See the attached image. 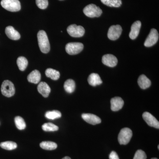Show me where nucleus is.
Listing matches in <instances>:
<instances>
[{
    "mask_svg": "<svg viewBox=\"0 0 159 159\" xmlns=\"http://www.w3.org/2000/svg\"><path fill=\"white\" fill-rule=\"evenodd\" d=\"M39 46L43 53L47 54L50 51V44L47 33L44 31L41 30L37 34Z\"/></svg>",
    "mask_w": 159,
    "mask_h": 159,
    "instance_id": "obj_1",
    "label": "nucleus"
},
{
    "mask_svg": "<svg viewBox=\"0 0 159 159\" xmlns=\"http://www.w3.org/2000/svg\"><path fill=\"white\" fill-rule=\"evenodd\" d=\"M1 6L8 11H18L21 9V5L19 0H2Z\"/></svg>",
    "mask_w": 159,
    "mask_h": 159,
    "instance_id": "obj_2",
    "label": "nucleus"
},
{
    "mask_svg": "<svg viewBox=\"0 0 159 159\" xmlns=\"http://www.w3.org/2000/svg\"><path fill=\"white\" fill-rule=\"evenodd\" d=\"M84 14L88 17H98L102 13V10L99 7L92 4L86 6L83 9Z\"/></svg>",
    "mask_w": 159,
    "mask_h": 159,
    "instance_id": "obj_3",
    "label": "nucleus"
},
{
    "mask_svg": "<svg viewBox=\"0 0 159 159\" xmlns=\"http://www.w3.org/2000/svg\"><path fill=\"white\" fill-rule=\"evenodd\" d=\"M1 92L5 97H12L15 93V88L14 84L9 80H4L1 86Z\"/></svg>",
    "mask_w": 159,
    "mask_h": 159,
    "instance_id": "obj_4",
    "label": "nucleus"
},
{
    "mask_svg": "<svg viewBox=\"0 0 159 159\" xmlns=\"http://www.w3.org/2000/svg\"><path fill=\"white\" fill-rule=\"evenodd\" d=\"M132 131L130 129L124 128L120 131L118 136V141L120 145L128 144L132 137Z\"/></svg>",
    "mask_w": 159,
    "mask_h": 159,
    "instance_id": "obj_5",
    "label": "nucleus"
},
{
    "mask_svg": "<svg viewBox=\"0 0 159 159\" xmlns=\"http://www.w3.org/2000/svg\"><path fill=\"white\" fill-rule=\"evenodd\" d=\"M83 48L84 45L80 43H70L66 46V51L70 55L79 54Z\"/></svg>",
    "mask_w": 159,
    "mask_h": 159,
    "instance_id": "obj_6",
    "label": "nucleus"
},
{
    "mask_svg": "<svg viewBox=\"0 0 159 159\" xmlns=\"http://www.w3.org/2000/svg\"><path fill=\"white\" fill-rule=\"evenodd\" d=\"M67 31L71 36L75 38L82 37L85 33V30L83 27L74 24L69 26L67 29Z\"/></svg>",
    "mask_w": 159,
    "mask_h": 159,
    "instance_id": "obj_7",
    "label": "nucleus"
},
{
    "mask_svg": "<svg viewBox=\"0 0 159 159\" xmlns=\"http://www.w3.org/2000/svg\"><path fill=\"white\" fill-rule=\"evenodd\" d=\"M159 39V34L156 29H152L144 43V46L150 47L155 44Z\"/></svg>",
    "mask_w": 159,
    "mask_h": 159,
    "instance_id": "obj_8",
    "label": "nucleus"
},
{
    "mask_svg": "<svg viewBox=\"0 0 159 159\" xmlns=\"http://www.w3.org/2000/svg\"><path fill=\"white\" fill-rule=\"evenodd\" d=\"M122 31V27L119 25L111 26L109 29L107 37L111 40H116L120 37Z\"/></svg>",
    "mask_w": 159,
    "mask_h": 159,
    "instance_id": "obj_9",
    "label": "nucleus"
},
{
    "mask_svg": "<svg viewBox=\"0 0 159 159\" xmlns=\"http://www.w3.org/2000/svg\"><path fill=\"white\" fill-rule=\"evenodd\" d=\"M142 117L148 125L159 129V121L150 113L145 112L142 115Z\"/></svg>",
    "mask_w": 159,
    "mask_h": 159,
    "instance_id": "obj_10",
    "label": "nucleus"
},
{
    "mask_svg": "<svg viewBox=\"0 0 159 159\" xmlns=\"http://www.w3.org/2000/svg\"><path fill=\"white\" fill-rule=\"evenodd\" d=\"M102 61L103 64L110 67L116 66L118 63V59L116 57L112 54H107L103 55Z\"/></svg>",
    "mask_w": 159,
    "mask_h": 159,
    "instance_id": "obj_11",
    "label": "nucleus"
},
{
    "mask_svg": "<svg viewBox=\"0 0 159 159\" xmlns=\"http://www.w3.org/2000/svg\"><path fill=\"white\" fill-rule=\"evenodd\" d=\"M82 118L85 122L92 125H97L101 122V119L93 114H83Z\"/></svg>",
    "mask_w": 159,
    "mask_h": 159,
    "instance_id": "obj_12",
    "label": "nucleus"
},
{
    "mask_svg": "<svg viewBox=\"0 0 159 159\" xmlns=\"http://www.w3.org/2000/svg\"><path fill=\"white\" fill-rule=\"evenodd\" d=\"M124 101L119 97H116L112 98L111 100V109L114 111L120 110L123 107Z\"/></svg>",
    "mask_w": 159,
    "mask_h": 159,
    "instance_id": "obj_13",
    "label": "nucleus"
},
{
    "mask_svg": "<svg viewBox=\"0 0 159 159\" xmlns=\"http://www.w3.org/2000/svg\"><path fill=\"white\" fill-rule=\"evenodd\" d=\"M141 22L138 20L135 22L132 25L131 31L129 34V37L131 39H135L139 35L141 27Z\"/></svg>",
    "mask_w": 159,
    "mask_h": 159,
    "instance_id": "obj_14",
    "label": "nucleus"
},
{
    "mask_svg": "<svg viewBox=\"0 0 159 159\" xmlns=\"http://www.w3.org/2000/svg\"><path fill=\"white\" fill-rule=\"evenodd\" d=\"M5 32L7 36L10 39L17 40L20 38V35L18 31L16 30L12 26H9L6 27Z\"/></svg>",
    "mask_w": 159,
    "mask_h": 159,
    "instance_id": "obj_15",
    "label": "nucleus"
},
{
    "mask_svg": "<svg viewBox=\"0 0 159 159\" xmlns=\"http://www.w3.org/2000/svg\"><path fill=\"white\" fill-rule=\"evenodd\" d=\"M37 90L39 93L45 98L48 97L51 91V88L47 83L44 82H40L38 85Z\"/></svg>",
    "mask_w": 159,
    "mask_h": 159,
    "instance_id": "obj_16",
    "label": "nucleus"
},
{
    "mask_svg": "<svg viewBox=\"0 0 159 159\" xmlns=\"http://www.w3.org/2000/svg\"><path fill=\"white\" fill-rule=\"evenodd\" d=\"M88 81L89 84L93 86L100 85L102 82V80L101 79L99 74H95V73L91 74L89 76Z\"/></svg>",
    "mask_w": 159,
    "mask_h": 159,
    "instance_id": "obj_17",
    "label": "nucleus"
},
{
    "mask_svg": "<svg viewBox=\"0 0 159 159\" xmlns=\"http://www.w3.org/2000/svg\"><path fill=\"white\" fill-rule=\"evenodd\" d=\"M138 82L140 87L143 89L148 88L151 84L150 80L147 78V77L144 74L141 75L139 77Z\"/></svg>",
    "mask_w": 159,
    "mask_h": 159,
    "instance_id": "obj_18",
    "label": "nucleus"
},
{
    "mask_svg": "<svg viewBox=\"0 0 159 159\" xmlns=\"http://www.w3.org/2000/svg\"><path fill=\"white\" fill-rule=\"evenodd\" d=\"M27 79L29 82L37 84L40 81V73L37 70H34L28 75Z\"/></svg>",
    "mask_w": 159,
    "mask_h": 159,
    "instance_id": "obj_19",
    "label": "nucleus"
},
{
    "mask_svg": "<svg viewBox=\"0 0 159 159\" xmlns=\"http://www.w3.org/2000/svg\"><path fill=\"white\" fill-rule=\"evenodd\" d=\"M64 88L67 93H72L74 92L76 88L75 81L72 79H68L65 82Z\"/></svg>",
    "mask_w": 159,
    "mask_h": 159,
    "instance_id": "obj_20",
    "label": "nucleus"
},
{
    "mask_svg": "<svg viewBox=\"0 0 159 159\" xmlns=\"http://www.w3.org/2000/svg\"><path fill=\"white\" fill-rule=\"evenodd\" d=\"M45 74L47 77L54 80H57L60 76L59 71L51 68H48L46 70Z\"/></svg>",
    "mask_w": 159,
    "mask_h": 159,
    "instance_id": "obj_21",
    "label": "nucleus"
},
{
    "mask_svg": "<svg viewBox=\"0 0 159 159\" xmlns=\"http://www.w3.org/2000/svg\"><path fill=\"white\" fill-rule=\"evenodd\" d=\"M41 148L45 150H53L57 148V144L52 142H43L40 144Z\"/></svg>",
    "mask_w": 159,
    "mask_h": 159,
    "instance_id": "obj_22",
    "label": "nucleus"
},
{
    "mask_svg": "<svg viewBox=\"0 0 159 159\" xmlns=\"http://www.w3.org/2000/svg\"><path fill=\"white\" fill-rule=\"evenodd\" d=\"M0 146L3 149L8 150H13L17 148V144L15 142L7 141V142H3L0 144Z\"/></svg>",
    "mask_w": 159,
    "mask_h": 159,
    "instance_id": "obj_23",
    "label": "nucleus"
},
{
    "mask_svg": "<svg viewBox=\"0 0 159 159\" xmlns=\"http://www.w3.org/2000/svg\"><path fill=\"white\" fill-rule=\"evenodd\" d=\"M103 4L111 7H120L122 5L121 0H100Z\"/></svg>",
    "mask_w": 159,
    "mask_h": 159,
    "instance_id": "obj_24",
    "label": "nucleus"
},
{
    "mask_svg": "<svg viewBox=\"0 0 159 159\" xmlns=\"http://www.w3.org/2000/svg\"><path fill=\"white\" fill-rule=\"evenodd\" d=\"M17 65L20 70L24 71L28 65V61L25 57L21 56L17 58Z\"/></svg>",
    "mask_w": 159,
    "mask_h": 159,
    "instance_id": "obj_25",
    "label": "nucleus"
},
{
    "mask_svg": "<svg viewBox=\"0 0 159 159\" xmlns=\"http://www.w3.org/2000/svg\"><path fill=\"white\" fill-rule=\"evenodd\" d=\"M46 118L51 120L58 119L61 116V114L59 111L54 110L47 112L45 115Z\"/></svg>",
    "mask_w": 159,
    "mask_h": 159,
    "instance_id": "obj_26",
    "label": "nucleus"
},
{
    "mask_svg": "<svg viewBox=\"0 0 159 159\" xmlns=\"http://www.w3.org/2000/svg\"><path fill=\"white\" fill-rule=\"evenodd\" d=\"M15 123L18 129L20 130H23L26 128L25 122L21 117H16L15 118Z\"/></svg>",
    "mask_w": 159,
    "mask_h": 159,
    "instance_id": "obj_27",
    "label": "nucleus"
},
{
    "mask_svg": "<svg viewBox=\"0 0 159 159\" xmlns=\"http://www.w3.org/2000/svg\"><path fill=\"white\" fill-rule=\"evenodd\" d=\"M42 129L45 131H55L58 130V127L52 123H46L42 125Z\"/></svg>",
    "mask_w": 159,
    "mask_h": 159,
    "instance_id": "obj_28",
    "label": "nucleus"
},
{
    "mask_svg": "<svg viewBox=\"0 0 159 159\" xmlns=\"http://www.w3.org/2000/svg\"><path fill=\"white\" fill-rule=\"evenodd\" d=\"M36 4L39 9H45L48 6V0H36Z\"/></svg>",
    "mask_w": 159,
    "mask_h": 159,
    "instance_id": "obj_29",
    "label": "nucleus"
},
{
    "mask_svg": "<svg viewBox=\"0 0 159 159\" xmlns=\"http://www.w3.org/2000/svg\"><path fill=\"white\" fill-rule=\"evenodd\" d=\"M146 158H147V156L145 152L139 149L137 151L133 159H146Z\"/></svg>",
    "mask_w": 159,
    "mask_h": 159,
    "instance_id": "obj_30",
    "label": "nucleus"
},
{
    "mask_svg": "<svg viewBox=\"0 0 159 159\" xmlns=\"http://www.w3.org/2000/svg\"><path fill=\"white\" fill-rule=\"evenodd\" d=\"M109 159H119L118 154L115 151H112L109 157Z\"/></svg>",
    "mask_w": 159,
    "mask_h": 159,
    "instance_id": "obj_31",
    "label": "nucleus"
},
{
    "mask_svg": "<svg viewBox=\"0 0 159 159\" xmlns=\"http://www.w3.org/2000/svg\"><path fill=\"white\" fill-rule=\"evenodd\" d=\"M62 159H71L70 158V157H64L63 158H62Z\"/></svg>",
    "mask_w": 159,
    "mask_h": 159,
    "instance_id": "obj_32",
    "label": "nucleus"
},
{
    "mask_svg": "<svg viewBox=\"0 0 159 159\" xmlns=\"http://www.w3.org/2000/svg\"><path fill=\"white\" fill-rule=\"evenodd\" d=\"M151 159H158L157 158H152Z\"/></svg>",
    "mask_w": 159,
    "mask_h": 159,
    "instance_id": "obj_33",
    "label": "nucleus"
},
{
    "mask_svg": "<svg viewBox=\"0 0 159 159\" xmlns=\"http://www.w3.org/2000/svg\"><path fill=\"white\" fill-rule=\"evenodd\" d=\"M158 149H159V145H158Z\"/></svg>",
    "mask_w": 159,
    "mask_h": 159,
    "instance_id": "obj_34",
    "label": "nucleus"
},
{
    "mask_svg": "<svg viewBox=\"0 0 159 159\" xmlns=\"http://www.w3.org/2000/svg\"><path fill=\"white\" fill-rule=\"evenodd\" d=\"M60 1H62V0H60Z\"/></svg>",
    "mask_w": 159,
    "mask_h": 159,
    "instance_id": "obj_35",
    "label": "nucleus"
}]
</instances>
